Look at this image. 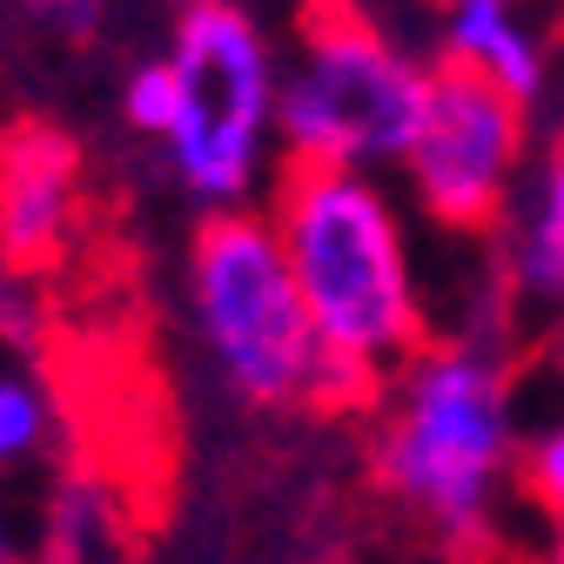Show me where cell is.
Masks as SVG:
<instances>
[{"label":"cell","mask_w":564,"mask_h":564,"mask_svg":"<svg viewBox=\"0 0 564 564\" xmlns=\"http://www.w3.org/2000/svg\"><path fill=\"white\" fill-rule=\"evenodd\" d=\"M269 223L282 256H290L323 357L383 383L397 364H416L431 349L397 208L370 175L282 162Z\"/></svg>","instance_id":"1"},{"label":"cell","mask_w":564,"mask_h":564,"mask_svg":"<svg viewBox=\"0 0 564 564\" xmlns=\"http://www.w3.org/2000/svg\"><path fill=\"white\" fill-rule=\"evenodd\" d=\"M511 464V377L484 343H431L377 437V484L437 538L477 544Z\"/></svg>","instance_id":"2"},{"label":"cell","mask_w":564,"mask_h":564,"mask_svg":"<svg viewBox=\"0 0 564 564\" xmlns=\"http://www.w3.org/2000/svg\"><path fill=\"white\" fill-rule=\"evenodd\" d=\"M423 101H431V67H416L377 21L323 8L303 14L296 67L275 88V134L282 162L310 169H377L403 162Z\"/></svg>","instance_id":"3"},{"label":"cell","mask_w":564,"mask_h":564,"mask_svg":"<svg viewBox=\"0 0 564 564\" xmlns=\"http://www.w3.org/2000/svg\"><path fill=\"white\" fill-rule=\"evenodd\" d=\"M188 282H195L202 336L216 349L229 390L262 410L303 403L323 364V343H316V323L290 275V256L275 242V223L242 216V208L208 216L195 229Z\"/></svg>","instance_id":"4"},{"label":"cell","mask_w":564,"mask_h":564,"mask_svg":"<svg viewBox=\"0 0 564 564\" xmlns=\"http://www.w3.org/2000/svg\"><path fill=\"white\" fill-rule=\"evenodd\" d=\"M175 88H182V115L169 134L175 175L216 202H236L256 182V155H262V128L275 121V54L262 41V28L242 8H223V0H195V8L175 14Z\"/></svg>","instance_id":"5"},{"label":"cell","mask_w":564,"mask_h":564,"mask_svg":"<svg viewBox=\"0 0 564 564\" xmlns=\"http://www.w3.org/2000/svg\"><path fill=\"white\" fill-rule=\"evenodd\" d=\"M518 162H524V108L505 88H490L484 75H470V67L437 61L431 101H423L416 141L403 155L423 216L457 236H484L505 216Z\"/></svg>","instance_id":"6"},{"label":"cell","mask_w":564,"mask_h":564,"mask_svg":"<svg viewBox=\"0 0 564 564\" xmlns=\"http://www.w3.org/2000/svg\"><path fill=\"white\" fill-rule=\"evenodd\" d=\"M82 149L47 121L0 128V262L47 269L75 236Z\"/></svg>","instance_id":"7"},{"label":"cell","mask_w":564,"mask_h":564,"mask_svg":"<svg viewBox=\"0 0 564 564\" xmlns=\"http://www.w3.org/2000/svg\"><path fill=\"white\" fill-rule=\"evenodd\" d=\"M444 61L484 75L490 88H505L518 108H531L538 88H544V47H538V34L505 8V0H464V8H451Z\"/></svg>","instance_id":"8"},{"label":"cell","mask_w":564,"mask_h":564,"mask_svg":"<svg viewBox=\"0 0 564 564\" xmlns=\"http://www.w3.org/2000/svg\"><path fill=\"white\" fill-rule=\"evenodd\" d=\"M511 282H518L524 296H538V303H564V141H557V155L544 162L531 223L518 229Z\"/></svg>","instance_id":"9"},{"label":"cell","mask_w":564,"mask_h":564,"mask_svg":"<svg viewBox=\"0 0 564 564\" xmlns=\"http://www.w3.org/2000/svg\"><path fill=\"white\" fill-rule=\"evenodd\" d=\"M54 437V403L28 377H0V464H28Z\"/></svg>","instance_id":"10"},{"label":"cell","mask_w":564,"mask_h":564,"mask_svg":"<svg viewBox=\"0 0 564 564\" xmlns=\"http://www.w3.org/2000/svg\"><path fill=\"white\" fill-rule=\"evenodd\" d=\"M121 108H128V121H134L141 134H175L182 88H175V67H169V54L134 67V75H128V95H121Z\"/></svg>","instance_id":"11"},{"label":"cell","mask_w":564,"mask_h":564,"mask_svg":"<svg viewBox=\"0 0 564 564\" xmlns=\"http://www.w3.org/2000/svg\"><path fill=\"white\" fill-rule=\"evenodd\" d=\"M524 490L564 524V423H557V431H544V437L524 451Z\"/></svg>","instance_id":"12"},{"label":"cell","mask_w":564,"mask_h":564,"mask_svg":"<svg viewBox=\"0 0 564 564\" xmlns=\"http://www.w3.org/2000/svg\"><path fill=\"white\" fill-rule=\"evenodd\" d=\"M544 364L564 377V316H557V323H551V336H544Z\"/></svg>","instance_id":"13"},{"label":"cell","mask_w":564,"mask_h":564,"mask_svg":"<svg viewBox=\"0 0 564 564\" xmlns=\"http://www.w3.org/2000/svg\"><path fill=\"white\" fill-rule=\"evenodd\" d=\"M544 564H564V531L551 538V551H544Z\"/></svg>","instance_id":"14"},{"label":"cell","mask_w":564,"mask_h":564,"mask_svg":"<svg viewBox=\"0 0 564 564\" xmlns=\"http://www.w3.org/2000/svg\"><path fill=\"white\" fill-rule=\"evenodd\" d=\"M0 557H8V538H0Z\"/></svg>","instance_id":"15"},{"label":"cell","mask_w":564,"mask_h":564,"mask_svg":"<svg viewBox=\"0 0 564 564\" xmlns=\"http://www.w3.org/2000/svg\"><path fill=\"white\" fill-rule=\"evenodd\" d=\"M0 564H8V557H0Z\"/></svg>","instance_id":"16"}]
</instances>
